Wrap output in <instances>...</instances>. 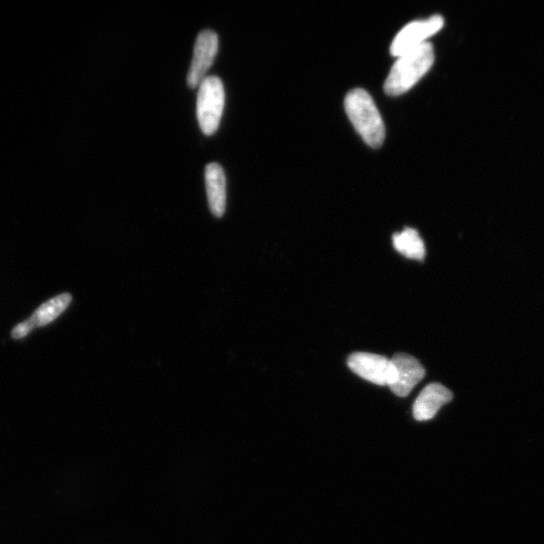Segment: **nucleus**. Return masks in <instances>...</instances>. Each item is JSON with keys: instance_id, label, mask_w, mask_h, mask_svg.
<instances>
[{"instance_id": "obj_8", "label": "nucleus", "mask_w": 544, "mask_h": 544, "mask_svg": "<svg viewBox=\"0 0 544 544\" xmlns=\"http://www.w3.org/2000/svg\"><path fill=\"white\" fill-rule=\"evenodd\" d=\"M453 399V393L444 385L432 383L424 388L414 405L417 421H430L436 417L440 408Z\"/></svg>"}, {"instance_id": "obj_2", "label": "nucleus", "mask_w": 544, "mask_h": 544, "mask_svg": "<svg viewBox=\"0 0 544 544\" xmlns=\"http://www.w3.org/2000/svg\"><path fill=\"white\" fill-rule=\"evenodd\" d=\"M345 109L365 143L371 148H380L385 140V126L369 93L364 89H353L345 98Z\"/></svg>"}, {"instance_id": "obj_3", "label": "nucleus", "mask_w": 544, "mask_h": 544, "mask_svg": "<svg viewBox=\"0 0 544 544\" xmlns=\"http://www.w3.org/2000/svg\"><path fill=\"white\" fill-rule=\"evenodd\" d=\"M225 106V90L220 78L208 76L199 86L197 118L206 135L214 134L219 128Z\"/></svg>"}, {"instance_id": "obj_6", "label": "nucleus", "mask_w": 544, "mask_h": 544, "mask_svg": "<svg viewBox=\"0 0 544 544\" xmlns=\"http://www.w3.org/2000/svg\"><path fill=\"white\" fill-rule=\"evenodd\" d=\"M349 368L361 378L380 386H388L393 379L391 360L384 356L357 352L348 358Z\"/></svg>"}, {"instance_id": "obj_5", "label": "nucleus", "mask_w": 544, "mask_h": 544, "mask_svg": "<svg viewBox=\"0 0 544 544\" xmlns=\"http://www.w3.org/2000/svg\"><path fill=\"white\" fill-rule=\"evenodd\" d=\"M219 48L218 35L210 30L201 32L196 40L194 56L188 72L187 83L191 89L200 86L212 67Z\"/></svg>"}, {"instance_id": "obj_10", "label": "nucleus", "mask_w": 544, "mask_h": 544, "mask_svg": "<svg viewBox=\"0 0 544 544\" xmlns=\"http://www.w3.org/2000/svg\"><path fill=\"white\" fill-rule=\"evenodd\" d=\"M394 248L407 258L423 261L426 257V246L419 234L413 228H405L393 235Z\"/></svg>"}, {"instance_id": "obj_4", "label": "nucleus", "mask_w": 544, "mask_h": 544, "mask_svg": "<svg viewBox=\"0 0 544 544\" xmlns=\"http://www.w3.org/2000/svg\"><path fill=\"white\" fill-rule=\"evenodd\" d=\"M444 24L441 16H433L428 20L406 25L394 38L390 47L391 55L398 58L420 48L428 43V39L441 31Z\"/></svg>"}, {"instance_id": "obj_11", "label": "nucleus", "mask_w": 544, "mask_h": 544, "mask_svg": "<svg viewBox=\"0 0 544 544\" xmlns=\"http://www.w3.org/2000/svg\"><path fill=\"white\" fill-rule=\"evenodd\" d=\"M72 296L63 294L42 305L30 319L35 327H44L56 320L71 304Z\"/></svg>"}, {"instance_id": "obj_12", "label": "nucleus", "mask_w": 544, "mask_h": 544, "mask_svg": "<svg viewBox=\"0 0 544 544\" xmlns=\"http://www.w3.org/2000/svg\"><path fill=\"white\" fill-rule=\"evenodd\" d=\"M34 328L35 326L33 322L29 319L14 328L12 337L14 339H22L26 337Z\"/></svg>"}, {"instance_id": "obj_9", "label": "nucleus", "mask_w": 544, "mask_h": 544, "mask_svg": "<svg viewBox=\"0 0 544 544\" xmlns=\"http://www.w3.org/2000/svg\"><path fill=\"white\" fill-rule=\"evenodd\" d=\"M207 197L212 214L221 218L226 210V177L219 164H209L205 169Z\"/></svg>"}, {"instance_id": "obj_1", "label": "nucleus", "mask_w": 544, "mask_h": 544, "mask_svg": "<svg viewBox=\"0 0 544 544\" xmlns=\"http://www.w3.org/2000/svg\"><path fill=\"white\" fill-rule=\"evenodd\" d=\"M434 62V48L429 42L398 57L385 81V93L399 96L411 90L430 71Z\"/></svg>"}, {"instance_id": "obj_7", "label": "nucleus", "mask_w": 544, "mask_h": 544, "mask_svg": "<svg viewBox=\"0 0 544 544\" xmlns=\"http://www.w3.org/2000/svg\"><path fill=\"white\" fill-rule=\"evenodd\" d=\"M393 379L389 388L400 397L410 395L426 375L423 365L412 355L398 353L391 359Z\"/></svg>"}]
</instances>
